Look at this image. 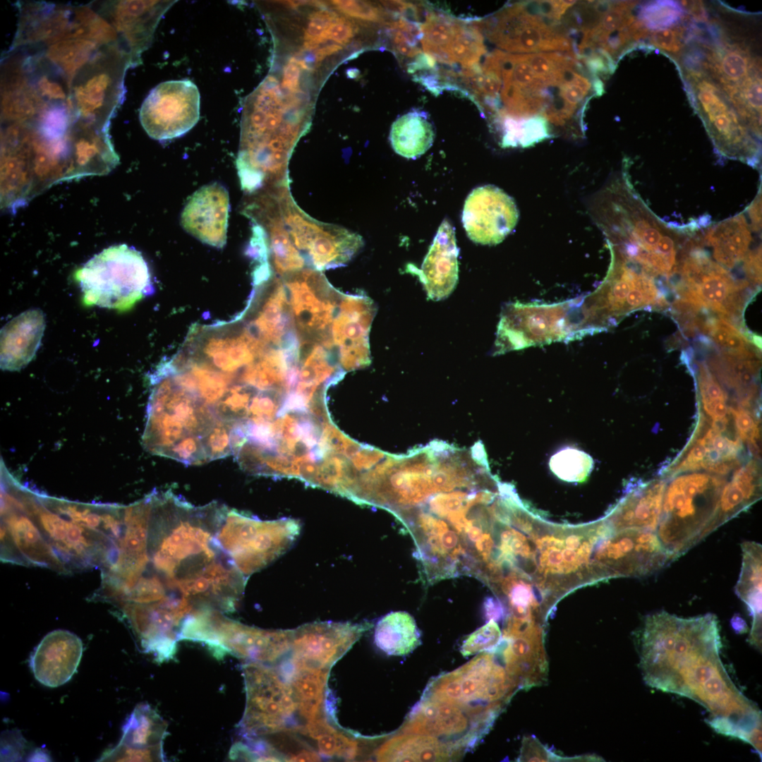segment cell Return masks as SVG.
Instances as JSON below:
<instances>
[{
  "instance_id": "obj_1",
  "label": "cell",
  "mask_w": 762,
  "mask_h": 762,
  "mask_svg": "<svg viewBox=\"0 0 762 762\" xmlns=\"http://www.w3.org/2000/svg\"><path fill=\"white\" fill-rule=\"evenodd\" d=\"M224 508L196 507L171 491H154L131 504L95 598L176 633L198 613L234 611L246 578L217 538Z\"/></svg>"
},
{
  "instance_id": "obj_2",
  "label": "cell",
  "mask_w": 762,
  "mask_h": 762,
  "mask_svg": "<svg viewBox=\"0 0 762 762\" xmlns=\"http://www.w3.org/2000/svg\"><path fill=\"white\" fill-rule=\"evenodd\" d=\"M639 665L646 683L689 698L710 713L717 732L761 747V714L739 690L720 658L717 617L683 618L665 611L651 614L637 636Z\"/></svg>"
},
{
  "instance_id": "obj_3",
  "label": "cell",
  "mask_w": 762,
  "mask_h": 762,
  "mask_svg": "<svg viewBox=\"0 0 762 762\" xmlns=\"http://www.w3.org/2000/svg\"><path fill=\"white\" fill-rule=\"evenodd\" d=\"M590 214L608 247L654 276L671 277L682 258L678 252L691 231L670 228L634 190L627 170L617 174L593 197Z\"/></svg>"
},
{
  "instance_id": "obj_4",
  "label": "cell",
  "mask_w": 762,
  "mask_h": 762,
  "mask_svg": "<svg viewBox=\"0 0 762 762\" xmlns=\"http://www.w3.org/2000/svg\"><path fill=\"white\" fill-rule=\"evenodd\" d=\"M726 483L717 476L693 472L676 475L666 485L655 533L675 560L705 538Z\"/></svg>"
},
{
  "instance_id": "obj_5",
  "label": "cell",
  "mask_w": 762,
  "mask_h": 762,
  "mask_svg": "<svg viewBox=\"0 0 762 762\" xmlns=\"http://www.w3.org/2000/svg\"><path fill=\"white\" fill-rule=\"evenodd\" d=\"M75 276L87 306L126 310L153 291L147 262L126 244L109 246L95 255Z\"/></svg>"
},
{
  "instance_id": "obj_6",
  "label": "cell",
  "mask_w": 762,
  "mask_h": 762,
  "mask_svg": "<svg viewBox=\"0 0 762 762\" xmlns=\"http://www.w3.org/2000/svg\"><path fill=\"white\" fill-rule=\"evenodd\" d=\"M22 505L67 572L103 569L110 564L119 537L77 523L59 511L47 497L29 492Z\"/></svg>"
},
{
  "instance_id": "obj_7",
  "label": "cell",
  "mask_w": 762,
  "mask_h": 762,
  "mask_svg": "<svg viewBox=\"0 0 762 762\" xmlns=\"http://www.w3.org/2000/svg\"><path fill=\"white\" fill-rule=\"evenodd\" d=\"M206 644L221 658L226 654L262 664L274 663L291 646V630H266L245 625L219 611H205L184 624L179 641Z\"/></svg>"
},
{
  "instance_id": "obj_8",
  "label": "cell",
  "mask_w": 762,
  "mask_h": 762,
  "mask_svg": "<svg viewBox=\"0 0 762 762\" xmlns=\"http://www.w3.org/2000/svg\"><path fill=\"white\" fill-rule=\"evenodd\" d=\"M291 519L262 521L226 507L217 533L224 551L246 577L263 569L294 543L300 533Z\"/></svg>"
},
{
  "instance_id": "obj_9",
  "label": "cell",
  "mask_w": 762,
  "mask_h": 762,
  "mask_svg": "<svg viewBox=\"0 0 762 762\" xmlns=\"http://www.w3.org/2000/svg\"><path fill=\"white\" fill-rule=\"evenodd\" d=\"M519 689L494 650L432 682L425 696L454 703L478 716L500 713Z\"/></svg>"
},
{
  "instance_id": "obj_10",
  "label": "cell",
  "mask_w": 762,
  "mask_h": 762,
  "mask_svg": "<svg viewBox=\"0 0 762 762\" xmlns=\"http://www.w3.org/2000/svg\"><path fill=\"white\" fill-rule=\"evenodd\" d=\"M684 76L691 103L715 149L725 157L758 167L761 163L759 138L740 117L717 81L704 73Z\"/></svg>"
},
{
  "instance_id": "obj_11",
  "label": "cell",
  "mask_w": 762,
  "mask_h": 762,
  "mask_svg": "<svg viewBox=\"0 0 762 762\" xmlns=\"http://www.w3.org/2000/svg\"><path fill=\"white\" fill-rule=\"evenodd\" d=\"M126 54L114 42L100 46L76 73L69 84L76 121L106 129L123 95Z\"/></svg>"
},
{
  "instance_id": "obj_12",
  "label": "cell",
  "mask_w": 762,
  "mask_h": 762,
  "mask_svg": "<svg viewBox=\"0 0 762 762\" xmlns=\"http://www.w3.org/2000/svg\"><path fill=\"white\" fill-rule=\"evenodd\" d=\"M278 223L305 262L318 271L349 261L363 246L361 236L339 226L318 222L302 211L286 187L280 199Z\"/></svg>"
},
{
  "instance_id": "obj_13",
  "label": "cell",
  "mask_w": 762,
  "mask_h": 762,
  "mask_svg": "<svg viewBox=\"0 0 762 762\" xmlns=\"http://www.w3.org/2000/svg\"><path fill=\"white\" fill-rule=\"evenodd\" d=\"M580 302L505 305L497 325L494 354L582 337L570 315Z\"/></svg>"
},
{
  "instance_id": "obj_14",
  "label": "cell",
  "mask_w": 762,
  "mask_h": 762,
  "mask_svg": "<svg viewBox=\"0 0 762 762\" xmlns=\"http://www.w3.org/2000/svg\"><path fill=\"white\" fill-rule=\"evenodd\" d=\"M677 273L679 282L677 289L686 303L695 308L715 311L720 318L734 315L741 307L739 293L748 286L747 281H739L716 262L707 252L689 239Z\"/></svg>"
},
{
  "instance_id": "obj_15",
  "label": "cell",
  "mask_w": 762,
  "mask_h": 762,
  "mask_svg": "<svg viewBox=\"0 0 762 762\" xmlns=\"http://www.w3.org/2000/svg\"><path fill=\"white\" fill-rule=\"evenodd\" d=\"M243 671L246 704L240 725L242 733L253 738L286 730L297 705L278 670L266 664L247 663Z\"/></svg>"
},
{
  "instance_id": "obj_16",
  "label": "cell",
  "mask_w": 762,
  "mask_h": 762,
  "mask_svg": "<svg viewBox=\"0 0 762 762\" xmlns=\"http://www.w3.org/2000/svg\"><path fill=\"white\" fill-rule=\"evenodd\" d=\"M200 95L192 81L169 80L152 89L139 112L140 123L150 137L175 138L190 131L200 119Z\"/></svg>"
},
{
  "instance_id": "obj_17",
  "label": "cell",
  "mask_w": 762,
  "mask_h": 762,
  "mask_svg": "<svg viewBox=\"0 0 762 762\" xmlns=\"http://www.w3.org/2000/svg\"><path fill=\"white\" fill-rule=\"evenodd\" d=\"M555 23L530 12L524 3H517L485 21H479V26L491 42L507 52L557 50L572 53L571 41L555 30Z\"/></svg>"
},
{
  "instance_id": "obj_18",
  "label": "cell",
  "mask_w": 762,
  "mask_h": 762,
  "mask_svg": "<svg viewBox=\"0 0 762 762\" xmlns=\"http://www.w3.org/2000/svg\"><path fill=\"white\" fill-rule=\"evenodd\" d=\"M674 560L655 531L640 528L615 531L605 540L600 551L607 580L651 575Z\"/></svg>"
},
{
  "instance_id": "obj_19",
  "label": "cell",
  "mask_w": 762,
  "mask_h": 762,
  "mask_svg": "<svg viewBox=\"0 0 762 762\" xmlns=\"http://www.w3.org/2000/svg\"><path fill=\"white\" fill-rule=\"evenodd\" d=\"M490 728L488 724L462 706L424 696L411 712L402 732L448 740L449 746L458 754L449 741L459 752L461 749L474 746Z\"/></svg>"
},
{
  "instance_id": "obj_20",
  "label": "cell",
  "mask_w": 762,
  "mask_h": 762,
  "mask_svg": "<svg viewBox=\"0 0 762 762\" xmlns=\"http://www.w3.org/2000/svg\"><path fill=\"white\" fill-rule=\"evenodd\" d=\"M1 559L15 563L67 571L15 495L1 492Z\"/></svg>"
},
{
  "instance_id": "obj_21",
  "label": "cell",
  "mask_w": 762,
  "mask_h": 762,
  "mask_svg": "<svg viewBox=\"0 0 762 762\" xmlns=\"http://www.w3.org/2000/svg\"><path fill=\"white\" fill-rule=\"evenodd\" d=\"M518 220L519 210L514 199L492 185L474 188L465 200L461 216L468 237L482 245L502 242Z\"/></svg>"
},
{
  "instance_id": "obj_22",
  "label": "cell",
  "mask_w": 762,
  "mask_h": 762,
  "mask_svg": "<svg viewBox=\"0 0 762 762\" xmlns=\"http://www.w3.org/2000/svg\"><path fill=\"white\" fill-rule=\"evenodd\" d=\"M376 307L368 297L343 294L332 326V343L342 369L370 363L369 332Z\"/></svg>"
},
{
  "instance_id": "obj_23",
  "label": "cell",
  "mask_w": 762,
  "mask_h": 762,
  "mask_svg": "<svg viewBox=\"0 0 762 762\" xmlns=\"http://www.w3.org/2000/svg\"><path fill=\"white\" fill-rule=\"evenodd\" d=\"M371 627V624L315 622L291 630L292 660L328 669Z\"/></svg>"
},
{
  "instance_id": "obj_24",
  "label": "cell",
  "mask_w": 762,
  "mask_h": 762,
  "mask_svg": "<svg viewBox=\"0 0 762 762\" xmlns=\"http://www.w3.org/2000/svg\"><path fill=\"white\" fill-rule=\"evenodd\" d=\"M167 725L148 704L137 706L123 727L118 744L100 761H162Z\"/></svg>"
},
{
  "instance_id": "obj_25",
  "label": "cell",
  "mask_w": 762,
  "mask_h": 762,
  "mask_svg": "<svg viewBox=\"0 0 762 762\" xmlns=\"http://www.w3.org/2000/svg\"><path fill=\"white\" fill-rule=\"evenodd\" d=\"M229 208V193L224 186L217 182L204 186L186 202L181 226L201 242L221 248L226 242Z\"/></svg>"
},
{
  "instance_id": "obj_26",
  "label": "cell",
  "mask_w": 762,
  "mask_h": 762,
  "mask_svg": "<svg viewBox=\"0 0 762 762\" xmlns=\"http://www.w3.org/2000/svg\"><path fill=\"white\" fill-rule=\"evenodd\" d=\"M83 650L82 641L75 634L63 629L49 632L30 656L35 679L49 687L66 684L77 671Z\"/></svg>"
},
{
  "instance_id": "obj_27",
  "label": "cell",
  "mask_w": 762,
  "mask_h": 762,
  "mask_svg": "<svg viewBox=\"0 0 762 762\" xmlns=\"http://www.w3.org/2000/svg\"><path fill=\"white\" fill-rule=\"evenodd\" d=\"M458 255L454 228L444 219L421 267L410 265L408 272L418 276L430 299L440 301L447 298L456 285Z\"/></svg>"
},
{
  "instance_id": "obj_28",
  "label": "cell",
  "mask_w": 762,
  "mask_h": 762,
  "mask_svg": "<svg viewBox=\"0 0 762 762\" xmlns=\"http://www.w3.org/2000/svg\"><path fill=\"white\" fill-rule=\"evenodd\" d=\"M495 651L519 689L542 686L547 682L548 662L544 629L511 638L502 637Z\"/></svg>"
},
{
  "instance_id": "obj_29",
  "label": "cell",
  "mask_w": 762,
  "mask_h": 762,
  "mask_svg": "<svg viewBox=\"0 0 762 762\" xmlns=\"http://www.w3.org/2000/svg\"><path fill=\"white\" fill-rule=\"evenodd\" d=\"M666 480H653L629 488L604 516L614 531L640 528L655 531L660 519Z\"/></svg>"
},
{
  "instance_id": "obj_30",
  "label": "cell",
  "mask_w": 762,
  "mask_h": 762,
  "mask_svg": "<svg viewBox=\"0 0 762 762\" xmlns=\"http://www.w3.org/2000/svg\"><path fill=\"white\" fill-rule=\"evenodd\" d=\"M45 327L40 308L27 310L6 323L1 329V368L16 371L26 366L41 345Z\"/></svg>"
},
{
  "instance_id": "obj_31",
  "label": "cell",
  "mask_w": 762,
  "mask_h": 762,
  "mask_svg": "<svg viewBox=\"0 0 762 762\" xmlns=\"http://www.w3.org/2000/svg\"><path fill=\"white\" fill-rule=\"evenodd\" d=\"M752 231L744 213L741 212L705 229L703 242L712 248L716 262L730 270L748 255Z\"/></svg>"
},
{
  "instance_id": "obj_32",
  "label": "cell",
  "mask_w": 762,
  "mask_h": 762,
  "mask_svg": "<svg viewBox=\"0 0 762 762\" xmlns=\"http://www.w3.org/2000/svg\"><path fill=\"white\" fill-rule=\"evenodd\" d=\"M761 476L755 461L751 460L736 470L721 491L718 509L706 530L705 538L756 502L761 497Z\"/></svg>"
},
{
  "instance_id": "obj_33",
  "label": "cell",
  "mask_w": 762,
  "mask_h": 762,
  "mask_svg": "<svg viewBox=\"0 0 762 762\" xmlns=\"http://www.w3.org/2000/svg\"><path fill=\"white\" fill-rule=\"evenodd\" d=\"M278 671L289 687L300 714L308 721L320 716L328 677L327 669L291 659Z\"/></svg>"
},
{
  "instance_id": "obj_34",
  "label": "cell",
  "mask_w": 762,
  "mask_h": 762,
  "mask_svg": "<svg viewBox=\"0 0 762 762\" xmlns=\"http://www.w3.org/2000/svg\"><path fill=\"white\" fill-rule=\"evenodd\" d=\"M742 565L735 592L753 617L749 641L757 646L761 642V545L746 541L742 544Z\"/></svg>"
},
{
  "instance_id": "obj_35",
  "label": "cell",
  "mask_w": 762,
  "mask_h": 762,
  "mask_svg": "<svg viewBox=\"0 0 762 762\" xmlns=\"http://www.w3.org/2000/svg\"><path fill=\"white\" fill-rule=\"evenodd\" d=\"M456 755L447 746L431 736L403 732L391 738L377 751L381 761H439Z\"/></svg>"
},
{
  "instance_id": "obj_36",
  "label": "cell",
  "mask_w": 762,
  "mask_h": 762,
  "mask_svg": "<svg viewBox=\"0 0 762 762\" xmlns=\"http://www.w3.org/2000/svg\"><path fill=\"white\" fill-rule=\"evenodd\" d=\"M374 641L389 655L402 656L421 643V632L414 618L404 611L391 612L380 618L375 627Z\"/></svg>"
},
{
  "instance_id": "obj_37",
  "label": "cell",
  "mask_w": 762,
  "mask_h": 762,
  "mask_svg": "<svg viewBox=\"0 0 762 762\" xmlns=\"http://www.w3.org/2000/svg\"><path fill=\"white\" fill-rule=\"evenodd\" d=\"M434 138V128L428 116L417 110L399 117L393 123L389 135L394 150L408 159L423 155L432 146Z\"/></svg>"
},
{
  "instance_id": "obj_38",
  "label": "cell",
  "mask_w": 762,
  "mask_h": 762,
  "mask_svg": "<svg viewBox=\"0 0 762 762\" xmlns=\"http://www.w3.org/2000/svg\"><path fill=\"white\" fill-rule=\"evenodd\" d=\"M155 1H114L105 4V15L109 16L116 28L128 41L133 52L143 50L152 32L149 16L145 14Z\"/></svg>"
},
{
  "instance_id": "obj_39",
  "label": "cell",
  "mask_w": 762,
  "mask_h": 762,
  "mask_svg": "<svg viewBox=\"0 0 762 762\" xmlns=\"http://www.w3.org/2000/svg\"><path fill=\"white\" fill-rule=\"evenodd\" d=\"M464 23L445 14L428 13L420 26L423 51L434 60L445 64L447 52Z\"/></svg>"
},
{
  "instance_id": "obj_40",
  "label": "cell",
  "mask_w": 762,
  "mask_h": 762,
  "mask_svg": "<svg viewBox=\"0 0 762 762\" xmlns=\"http://www.w3.org/2000/svg\"><path fill=\"white\" fill-rule=\"evenodd\" d=\"M303 731L316 740L318 751L325 757L351 760L357 754L356 742L334 729L321 716L308 720Z\"/></svg>"
},
{
  "instance_id": "obj_41",
  "label": "cell",
  "mask_w": 762,
  "mask_h": 762,
  "mask_svg": "<svg viewBox=\"0 0 762 762\" xmlns=\"http://www.w3.org/2000/svg\"><path fill=\"white\" fill-rule=\"evenodd\" d=\"M485 52L478 21H465L447 52L445 64H458L464 69L474 68L479 66Z\"/></svg>"
},
{
  "instance_id": "obj_42",
  "label": "cell",
  "mask_w": 762,
  "mask_h": 762,
  "mask_svg": "<svg viewBox=\"0 0 762 762\" xmlns=\"http://www.w3.org/2000/svg\"><path fill=\"white\" fill-rule=\"evenodd\" d=\"M687 14L678 1H653L641 6L637 20L648 31H658L679 25Z\"/></svg>"
},
{
  "instance_id": "obj_43",
  "label": "cell",
  "mask_w": 762,
  "mask_h": 762,
  "mask_svg": "<svg viewBox=\"0 0 762 762\" xmlns=\"http://www.w3.org/2000/svg\"><path fill=\"white\" fill-rule=\"evenodd\" d=\"M593 465V459L586 453L573 447L564 448L550 460L552 471L567 482L583 481L591 471Z\"/></svg>"
},
{
  "instance_id": "obj_44",
  "label": "cell",
  "mask_w": 762,
  "mask_h": 762,
  "mask_svg": "<svg viewBox=\"0 0 762 762\" xmlns=\"http://www.w3.org/2000/svg\"><path fill=\"white\" fill-rule=\"evenodd\" d=\"M710 337L725 353H744L751 351L746 337L727 320L710 318L706 323Z\"/></svg>"
},
{
  "instance_id": "obj_45",
  "label": "cell",
  "mask_w": 762,
  "mask_h": 762,
  "mask_svg": "<svg viewBox=\"0 0 762 762\" xmlns=\"http://www.w3.org/2000/svg\"><path fill=\"white\" fill-rule=\"evenodd\" d=\"M502 638V632L497 622L489 620L464 641L460 651L464 657L489 651L500 643Z\"/></svg>"
},
{
  "instance_id": "obj_46",
  "label": "cell",
  "mask_w": 762,
  "mask_h": 762,
  "mask_svg": "<svg viewBox=\"0 0 762 762\" xmlns=\"http://www.w3.org/2000/svg\"><path fill=\"white\" fill-rule=\"evenodd\" d=\"M520 761H588L589 755L563 757L552 753L536 737H524L519 758Z\"/></svg>"
},
{
  "instance_id": "obj_47",
  "label": "cell",
  "mask_w": 762,
  "mask_h": 762,
  "mask_svg": "<svg viewBox=\"0 0 762 762\" xmlns=\"http://www.w3.org/2000/svg\"><path fill=\"white\" fill-rule=\"evenodd\" d=\"M646 38L650 44L677 59L686 44L685 28L676 26L672 28L648 33Z\"/></svg>"
},
{
  "instance_id": "obj_48",
  "label": "cell",
  "mask_w": 762,
  "mask_h": 762,
  "mask_svg": "<svg viewBox=\"0 0 762 762\" xmlns=\"http://www.w3.org/2000/svg\"><path fill=\"white\" fill-rule=\"evenodd\" d=\"M336 18L337 16L335 13L325 9L310 13L308 26L304 32V46L309 49H317L320 45L318 41L319 37Z\"/></svg>"
},
{
  "instance_id": "obj_49",
  "label": "cell",
  "mask_w": 762,
  "mask_h": 762,
  "mask_svg": "<svg viewBox=\"0 0 762 762\" xmlns=\"http://www.w3.org/2000/svg\"><path fill=\"white\" fill-rule=\"evenodd\" d=\"M332 4L341 13L350 17L368 21H378L381 11L372 4L360 1H332Z\"/></svg>"
},
{
  "instance_id": "obj_50",
  "label": "cell",
  "mask_w": 762,
  "mask_h": 762,
  "mask_svg": "<svg viewBox=\"0 0 762 762\" xmlns=\"http://www.w3.org/2000/svg\"><path fill=\"white\" fill-rule=\"evenodd\" d=\"M354 33L355 27L351 22L345 18L337 17L320 37V39L324 43L330 40L338 43V44H344L349 42L353 37Z\"/></svg>"
},
{
  "instance_id": "obj_51",
  "label": "cell",
  "mask_w": 762,
  "mask_h": 762,
  "mask_svg": "<svg viewBox=\"0 0 762 762\" xmlns=\"http://www.w3.org/2000/svg\"><path fill=\"white\" fill-rule=\"evenodd\" d=\"M392 43L396 51L402 56L413 57L421 53L416 46L420 37L399 30L392 29Z\"/></svg>"
},
{
  "instance_id": "obj_52",
  "label": "cell",
  "mask_w": 762,
  "mask_h": 762,
  "mask_svg": "<svg viewBox=\"0 0 762 762\" xmlns=\"http://www.w3.org/2000/svg\"><path fill=\"white\" fill-rule=\"evenodd\" d=\"M483 611L485 619L496 622L502 621L507 616V610L502 601L497 597L488 596L483 604Z\"/></svg>"
},
{
  "instance_id": "obj_53",
  "label": "cell",
  "mask_w": 762,
  "mask_h": 762,
  "mask_svg": "<svg viewBox=\"0 0 762 762\" xmlns=\"http://www.w3.org/2000/svg\"><path fill=\"white\" fill-rule=\"evenodd\" d=\"M296 58H291L284 69L282 86L289 91H296L299 84L300 70Z\"/></svg>"
},
{
  "instance_id": "obj_54",
  "label": "cell",
  "mask_w": 762,
  "mask_h": 762,
  "mask_svg": "<svg viewBox=\"0 0 762 762\" xmlns=\"http://www.w3.org/2000/svg\"><path fill=\"white\" fill-rule=\"evenodd\" d=\"M750 220V224L755 231H761V189L758 191L752 202L745 210Z\"/></svg>"
},
{
  "instance_id": "obj_55",
  "label": "cell",
  "mask_w": 762,
  "mask_h": 762,
  "mask_svg": "<svg viewBox=\"0 0 762 762\" xmlns=\"http://www.w3.org/2000/svg\"><path fill=\"white\" fill-rule=\"evenodd\" d=\"M342 49V46L337 43L328 44L322 47H318L315 52V59L317 62L322 61L326 56Z\"/></svg>"
},
{
  "instance_id": "obj_56",
  "label": "cell",
  "mask_w": 762,
  "mask_h": 762,
  "mask_svg": "<svg viewBox=\"0 0 762 762\" xmlns=\"http://www.w3.org/2000/svg\"><path fill=\"white\" fill-rule=\"evenodd\" d=\"M290 761H316L320 756L311 750H303L289 758Z\"/></svg>"
}]
</instances>
